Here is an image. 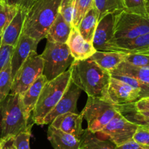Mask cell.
Wrapping results in <instances>:
<instances>
[{"mask_svg":"<svg viewBox=\"0 0 149 149\" xmlns=\"http://www.w3.org/2000/svg\"><path fill=\"white\" fill-rule=\"evenodd\" d=\"M70 70L72 81L85 91L88 97L109 102L108 88L111 79L110 72L102 68L91 58L75 60Z\"/></svg>","mask_w":149,"mask_h":149,"instance_id":"6da1fadb","label":"cell"},{"mask_svg":"<svg viewBox=\"0 0 149 149\" xmlns=\"http://www.w3.org/2000/svg\"><path fill=\"white\" fill-rule=\"evenodd\" d=\"M61 0H37L29 10L22 33L40 42L55 21Z\"/></svg>","mask_w":149,"mask_h":149,"instance_id":"7a4b0ae2","label":"cell"},{"mask_svg":"<svg viewBox=\"0 0 149 149\" xmlns=\"http://www.w3.org/2000/svg\"><path fill=\"white\" fill-rule=\"evenodd\" d=\"M26 117L20 94H10L0 103V138L26 131L30 124Z\"/></svg>","mask_w":149,"mask_h":149,"instance_id":"3957f363","label":"cell"},{"mask_svg":"<svg viewBox=\"0 0 149 149\" xmlns=\"http://www.w3.org/2000/svg\"><path fill=\"white\" fill-rule=\"evenodd\" d=\"M71 80L70 68L55 79L48 81L44 86L37 104L33 110V123L41 125L42 120L56 105L65 92Z\"/></svg>","mask_w":149,"mask_h":149,"instance_id":"277c9868","label":"cell"},{"mask_svg":"<svg viewBox=\"0 0 149 149\" xmlns=\"http://www.w3.org/2000/svg\"><path fill=\"white\" fill-rule=\"evenodd\" d=\"M41 57L43 60L42 74L48 81L63 74L75 61L67 43H56L48 40Z\"/></svg>","mask_w":149,"mask_h":149,"instance_id":"5b68a950","label":"cell"},{"mask_svg":"<svg viewBox=\"0 0 149 149\" xmlns=\"http://www.w3.org/2000/svg\"><path fill=\"white\" fill-rule=\"evenodd\" d=\"M118 113L111 102L104 100L88 97L82 111L88 123V130L94 133L100 132Z\"/></svg>","mask_w":149,"mask_h":149,"instance_id":"8992f818","label":"cell"},{"mask_svg":"<svg viewBox=\"0 0 149 149\" xmlns=\"http://www.w3.org/2000/svg\"><path fill=\"white\" fill-rule=\"evenodd\" d=\"M149 32V18L120 11L116 14L113 38L111 40H128Z\"/></svg>","mask_w":149,"mask_h":149,"instance_id":"52a82bcc","label":"cell"},{"mask_svg":"<svg viewBox=\"0 0 149 149\" xmlns=\"http://www.w3.org/2000/svg\"><path fill=\"white\" fill-rule=\"evenodd\" d=\"M43 60L37 51H32L22 64L13 81L10 94H22L42 74Z\"/></svg>","mask_w":149,"mask_h":149,"instance_id":"ba28073f","label":"cell"},{"mask_svg":"<svg viewBox=\"0 0 149 149\" xmlns=\"http://www.w3.org/2000/svg\"><path fill=\"white\" fill-rule=\"evenodd\" d=\"M137 127L138 126L130 122L118 111L115 117L104 129L96 134L103 138L108 139L116 146H119L132 140Z\"/></svg>","mask_w":149,"mask_h":149,"instance_id":"9c48e42d","label":"cell"},{"mask_svg":"<svg viewBox=\"0 0 149 149\" xmlns=\"http://www.w3.org/2000/svg\"><path fill=\"white\" fill-rule=\"evenodd\" d=\"M82 90L70 80V84L61 98L49 113L45 117L41 125L49 124L58 116L67 113H77V102Z\"/></svg>","mask_w":149,"mask_h":149,"instance_id":"30bf717a","label":"cell"},{"mask_svg":"<svg viewBox=\"0 0 149 149\" xmlns=\"http://www.w3.org/2000/svg\"><path fill=\"white\" fill-rule=\"evenodd\" d=\"M109 102L113 104H131L143 99L139 90L124 81L111 76L108 88Z\"/></svg>","mask_w":149,"mask_h":149,"instance_id":"8fae6325","label":"cell"},{"mask_svg":"<svg viewBox=\"0 0 149 149\" xmlns=\"http://www.w3.org/2000/svg\"><path fill=\"white\" fill-rule=\"evenodd\" d=\"M116 14H106L99 20L92 42L96 51H107L109 43L113 38Z\"/></svg>","mask_w":149,"mask_h":149,"instance_id":"7c38bea8","label":"cell"},{"mask_svg":"<svg viewBox=\"0 0 149 149\" xmlns=\"http://www.w3.org/2000/svg\"><path fill=\"white\" fill-rule=\"evenodd\" d=\"M39 42L23 33L21 34L16 45L14 47L13 52L10 58L13 81L17 72L25 62L30 54L32 51H37V47Z\"/></svg>","mask_w":149,"mask_h":149,"instance_id":"4fadbf2b","label":"cell"},{"mask_svg":"<svg viewBox=\"0 0 149 149\" xmlns=\"http://www.w3.org/2000/svg\"><path fill=\"white\" fill-rule=\"evenodd\" d=\"M149 50V32L128 40H116L109 43L107 51L123 53L126 54H141Z\"/></svg>","mask_w":149,"mask_h":149,"instance_id":"5bb4252c","label":"cell"},{"mask_svg":"<svg viewBox=\"0 0 149 149\" xmlns=\"http://www.w3.org/2000/svg\"><path fill=\"white\" fill-rule=\"evenodd\" d=\"M67 45L74 60H85L91 58L96 52L91 42L86 40L77 28L72 27Z\"/></svg>","mask_w":149,"mask_h":149,"instance_id":"9a60e30c","label":"cell"},{"mask_svg":"<svg viewBox=\"0 0 149 149\" xmlns=\"http://www.w3.org/2000/svg\"><path fill=\"white\" fill-rule=\"evenodd\" d=\"M83 118L84 116L82 113L81 114L67 113L56 117L51 125L64 132L72 134L80 140L84 132L82 127Z\"/></svg>","mask_w":149,"mask_h":149,"instance_id":"2e32d148","label":"cell"},{"mask_svg":"<svg viewBox=\"0 0 149 149\" xmlns=\"http://www.w3.org/2000/svg\"><path fill=\"white\" fill-rule=\"evenodd\" d=\"M28 11L26 9H18L14 18L2 33L1 45H11L13 47L16 45L22 34Z\"/></svg>","mask_w":149,"mask_h":149,"instance_id":"e0dca14e","label":"cell"},{"mask_svg":"<svg viewBox=\"0 0 149 149\" xmlns=\"http://www.w3.org/2000/svg\"><path fill=\"white\" fill-rule=\"evenodd\" d=\"M47 82L48 80L43 74H42L33 83L32 85L24 94H21V103L24 114L28 119L34 110L41 91Z\"/></svg>","mask_w":149,"mask_h":149,"instance_id":"ac0fdd59","label":"cell"},{"mask_svg":"<svg viewBox=\"0 0 149 149\" xmlns=\"http://www.w3.org/2000/svg\"><path fill=\"white\" fill-rule=\"evenodd\" d=\"M48 139L54 149H80L81 142L72 134L50 125Z\"/></svg>","mask_w":149,"mask_h":149,"instance_id":"d6986e66","label":"cell"},{"mask_svg":"<svg viewBox=\"0 0 149 149\" xmlns=\"http://www.w3.org/2000/svg\"><path fill=\"white\" fill-rule=\"evenodd\" d=\"M72 26L67 22L58 13L56 18L48 31L47 40L56 43H67Z\"/></svg>","mask_w":149,"mask_h":149,"instance_id":"ffe728a7","label":"cell"},{"mask_svg":"<svg viewBox=\"0 0 149 149\" xmlns=\"http://www.w3.org/2000/svg\"><path fill=\"white\" fill-rule=\"evenodd\" d=\"M124 55L125 54L114 51H97L91 58L102 68L110 72L117 68V67L124 61Z\"/></svg>","mask_w":149,"mask_h":149,"instance_id":"44dd1931","label":"cell"},{"mask_svg":"<svg viewBox=\"0 0 149 149\" xmlns=\"http://www.w3.org/2000/svg\"><path fill=\"white\" fill-rule=\"evenodd\" d=\"M110 74H123L134 78L149 85V67H140L122 61L115 70L110 72Z\"/></svg>","mask_w":149,"mask_h":149,"instance_id":"7402d4cb","label":"cell"},{"mask_svg":"<svg viewBox=\"0 0 149 149\" xmlns=\"http://www.w3.org/2000/svg\"><path fill=\"white\" fill-rule=\"evenodd\" d=\"M99 20L100 14L94 7L83 18L78 28V31L84 39L91 43L93 42Z\"/></svg>","mask_w":149,"mask_h":149,"instance_id":"603a6c76","label":"cell"},{"mask_svg":"<svg viewBox=\"0 0 149 149\" xmlns=\"http://www.w3.org/2000/svg\"><path fill=\"white\" fill-rule=\"evenodd\" d=\"M80 149H115L116 146L108 139L100 138L88 129L84 130L80 139Z\"/></svg>","mask_w":149,"mask_h":149,"instance_id":"cb8c5ba5","label":"cell"},{"mask_svg":"<svg viewBox=\"0 0 149 149\" xmlns=\"http://www.w3.org/2000/svg\"><path fill=\"white\" fill-rule=\"evenodd\" d=\"M117 110L128 121L137 126L146 127L149 130V118L142 115L136 109L134 103L116 105Z\"/></svg>","mask_w":149,"mask_h":149,"instance_id":"d4e9b609","label":"cell"},{"mask_svg":"<svg viewBox=\"0 0 149 149\" xmlns=\"http://www.w3.org/2000/svg\"><path fill=\"white\" fill-rule=\"evenodd\" d=\"M94 6L100 14V19L108 13L124 10L122 0H94Z\"/></svg>","mask_w":149,"mask_h":149,"instance_id":"484cf974","label":"cell"},{"mask_svg":"<svg viewBox=\"0 0 149 149\" xmlns=\"http://www.w3.org/2000/svg\"><path fill=\"white\" fill-rule=\"evenodd\" d=\"M94 7V0H75L72 26L78 29L83 18Z\"/></svg>","mask_w":149,"mask_h":149,"instance_id":"4316f807","label":"cell"},{"mask_svg":"<svg viewBox=\"0 0 149 149\" xmlns=\"http://www.w3.org/2000/svg\"><path fill=\"white\" fill-rule=\"evenodd\" d=\"M12 85L13 78L10 61L0 72V103L10 94Z\"/></svg>","mask_w":149,"mask_h":149,"instance_id":"83f0119b","label":"cell"},{"mask_svg":"<svg viewBox=\"0 0 149 149\" xmlns=\"http://www.w3.org/2000/svg\"><path fill=\"white\" fill-rule=\"evenodd\" d=\"M122 2L127 12L149 18L148 0H122Z\"/></svg>","mask_w":149,"mask_h":149,"instance_id":"f1b7e54d","label":"cell"},{"mask_svg":"<svg viewBox=\"0 0 149 149\" xmlns=\"http://www.w3.org/2000/svg\"><path fill=\"white\" fill-rule=\"evenodd\" d=\"M18 10V9L15 7L8 5L0 1V35L2 36L4 30L12 21Z\"/></svg>","mask_w":149,"mask_h":149,"instance_id":"f546056e","label":"cell"},{"mask_svg":"<svg viewBox=\"0 0 149 149\" xmlns=\"http://www.w3.org/2000/svg\"><path fill=\"white\" fill-rule=\"evenodd\" d=\"M112 77L117 78L118 80L124 81V82L127 83V84H130L131 86L133 88H136V89L139 90L141 92L142 95H143V99L148 98L149 97V85L148 84H146L144 83H142L141 81H138V80L135 79L134 78H132L130 76H126V75H123V74H111Z\"/></svg>","mask_w":149,"mask_h":149,"instance_id":"4dcf8cb0","label":"cell"},{"mask_svg":"<svg viewBox=\"0 0 149 149\" xmlns=\"http://www.w3.org/2000/svg\"><path fill=\"white\" fill-rule=\"evenodd\" d=\"M124 61L132 64V65L149 67V55L141 54H125Z\"/></svg>","mask_w":149,"mask_h":149,"instance_id":"1f68e13d","label":"cell"},{"mask_svg":"<svg viewBox=\"0 0 149 149\" xmlns=\"http://www.w3.org/2000/svg\"><path fill=\"white\" fill-rule=\"evenodd\" d=\"M74 1L75 0H61L59 8V13L70 25H72V21Z\"/></svg>","mask_w":149,"mask_h":149,"instance_id":"d6a6232c","label":"cell"},{"mask_svg":"<svg viewBox=\"0 0 149 149\" xmlns=\"http://www.w3.org/2000/svg\"><path fill=\"white\" fill-rule=\"evenodd\" d=\"M33 124H30L26 131L20 133L15 137V145L16 149H30L29 140L31 135V127Z\"/></svg>","mask_w":149,"mask_h":149,"instance_id":"836d02e7","label":"cell"},{"mask_svg":"<svg viewBox=\"0 0 149 149\" xmlns=\"http://www.w3.org/2000/svg\"><path fill=\"white\" fill-rule=\"evenodd\" d=\"M132 140L142 146L149 147V130L146 127L138 126Z\"/></svg>","mask_w":149,"mask_h":149,"instance_id":"e575fe53","label":"cell"},{"mask_svg":"<svg viewBox=\"0 0 149 149\" xmlns=\"http://www.w3.org/2000/svg\"><path fill=\"white\" fill-rule=\"evenodd\" d=\"M13 50L14 47L11 45H1L0 46V72H2L8 62L10 61Z\"/></svg>","mask_w":149,"mask_h":149,"instance_id":"d590c367","label":"cell"},{"mask_svg":"<svg viewBox=\"0 0 149 149\" xmlns=\"http://www.w3.org/2000/svg\"><path fill=\"white\" fill-rule=\"evenodd\" d=\"M8 5L13 6L18 9H26L27 10L30 9L34 5L35 0H2Z\"/></svg>","mask_w":149,"mask_h":149,"instance_id":"8d00e7d4","label":"cell"},{"mask_svg":"<svg viewBox=\"0 0 149 149\" xmlns=\"http://www.w3.org/2000/svg\"><path fill=\"white\" fill-rule=\"evenodd\" d=\"M0 149H16L15 145V137H9L0 138Z\"/></svg>","mask_w":149,"mask_h":149,"instance_id":"74e56055","label":"cell"},{"mask_svg":"<svg viewBox=\"0 0 149 149\" xmlns=\"http://www.w3.org/2000/svg\"><path fill=\"white\" fill-rule=\"evenodd\" d=\"M115 149H149V147L142 146V145L136 143L134 140H131L121 146H116Z\"/></svg>","mask_w":149,"mask_h":149,"instance_id":"f35d334b","label":"cell"},{"mask_svg":"<svg viewBox=\"0 0 149 149\" xmlns=\"http://www.w3.org/2000/svg\"><path fill=\"white\" fill-rule=\"evenodd\" d=\"M134 106L138 111H149V100L141 99L134 103Z\"/></svg>","mask_w":149,"mask_h":149,"instance_id":"ab89813d","label":"cell"},{"mask_svg":"<svg viewBox=\"0 0 149 149\" xmlns=\"http://www.w3.org/2000/svg\"><path fill=\"white\" fill-rule=\"evenodd\" d=\"M140 113L142 115L145 116L146 117H148L149 118V111H140Z\"/></svg>","mask_w":149,"mask_h":149,"instance_id":"60d3db41","label":"cell"},{"mask_svg":"<svg viewBox=\"0 0 149 149\" xmlns=\"http://www.w3.org/2000/svg\"><path fill=\"white\" fill-rule=\"evenodd\" d=\"M143 54H147V55H149V50H148V51H146V52H145Z\"/></svg>","mask_w":149,"mask_h":149,"instance_id":"b9f144b4","label":"cell"},{"mask_svg":"<svg viewBox=\"0 0 149 149\" xmlns=\"http://www.w3.org/2000/svg\"><path fill=\"white\" fill-rule=\"evenodd\" d=\"M1 41H2V36L0 35V46H1Z\"/></svg>","mask_w":149,"mask_h":149,"instance_id":"7bdbcfd3","label":"cell"},{"mask_svg":"<svg viewBox=\"0 0 149 149\" xmlns=\"http://www.w3.org/2000/svg\"><path fill=\"white\" fill-rule=\"evenodd\" d=\"M148 14H149V0H148Z\"/></svg>","mask_w":149,"mask_h":149,"instance_id":"ee69618b","label":"cell"},{"mask_svg":"<svg viewBox=\"0 0 149 149\" xmlns=\"http://www.w3.org/2000/svg\"><path fill=\"white\" fill-rule=\"evenodd\" d=\"M147 99H148V100H149V97H148V98Z\"/></svg>","mask_w":149,"mask_h":149,"instance_id":"f6af8a7d","label":"cell"},{"mask_svg":"<svg viewBox=\"0 0 149 149\" xmlns=\"http://www.w3.org/2000/svg\"><path fill=\"white\" fill-rule=\"evenodd\" d=\"M35 1H37V0H35Z\"/></svg>","mask_w":149,"mask_h":149,"instance_id":"bcb514c9","label":"cell"},{"mask_svg":"<svg viewBox=\"0 0 149 149\" xmlns=\"http://www.w3.org/2000/svg\"><path fill=\"white\" fill-rule=\"evenodd\" d=\"M0 1H2V0H0Z\"/></svg>","mask_w":149,"mask_h":149,"instance_id":"7dc6e473","label":"cell"}]
</instances>
